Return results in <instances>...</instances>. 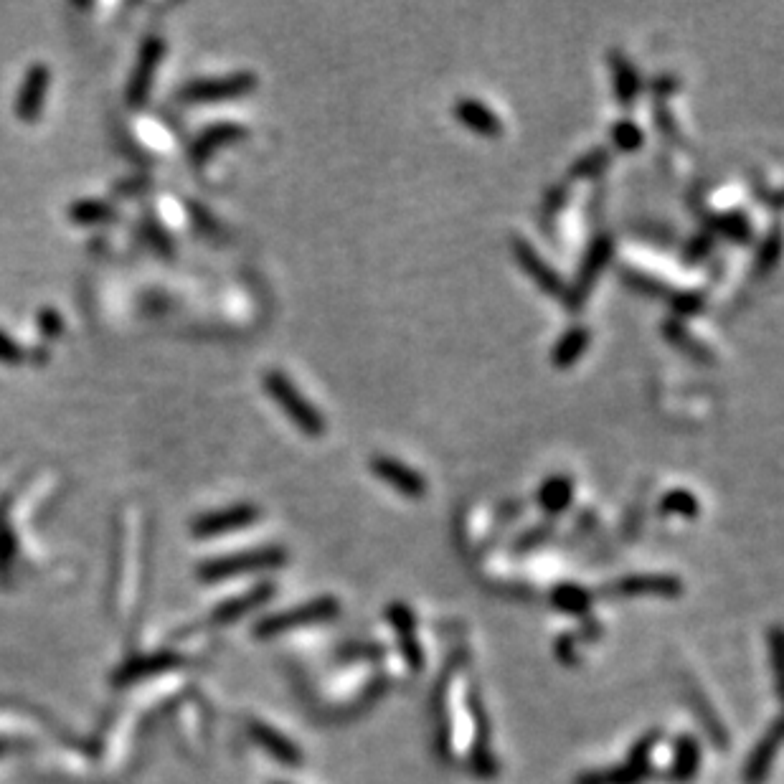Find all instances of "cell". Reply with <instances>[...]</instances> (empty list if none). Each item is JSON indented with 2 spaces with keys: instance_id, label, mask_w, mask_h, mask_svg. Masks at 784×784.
Returning <instances> with one entry per match:
<instances>
[{
  "instance_id": "obj_1",
  "label": "cell",
  "mask_w": 784,
  "mask_h": 784,
  "mask_svg": "<svg viewBox=\"0 0 784 784\" xmlns=\"http://www.w3.org/2000/svg\"><path fill=\"white\" fill-rule=\"evenodd\" d=\"M264 391H267L269 399L280 406L282 414H285L305 437H323L325 417L320 414L318 406L292 384L287 373L277 371V368L264 373Z\"/></svg>"
},
{
  "instance_id": "obj_2",
  "label": "cell",
  "mask_w": 784,
  "mask_h": 784,
  "mask_svg": "<svg viewBox=\"0 0 784 784\" xmlns=\"http://www.w3.org/2000/svg\"><path fill=\"white\" fill-rule=\"evenodd\" d=\"M340 615V602L330 594H323V597H315L305 604H297V607L285 609L280 615H269L264 620L257 622L254 627V635L259 640H269V637L285 635V632L297 630V627H308V625H320V622H330Z\"/></svg>"
},
{
  "instance_id": "obj_3",
  "label": "cell",
  "mask_w": 784,
  "mask_h": 784,
  "mask_svg": "<svg viewBox=\"0 0 784 784\" xmlns=\"http://www.w3.org/2000/svg\"><path fill=\"white\" fill-rule=\"evenodd\" d=\"M287 564V551L282 546H262L254 551H242V554L221 556V559H211L206 564H201L198 576L203 582H221V579H231V576H244V574H257V571H275L282 569Z\"/></svg>"
},
{
  "instance_id": "obj_4",
  "label": "cell",
  "mask_w": 784,
  "mask_h": 784,
  "mask_svg": "<svg viewBox=\"0 0 784 784\" xmlns=\"http://www.w3.org/2000/svg\"><path fill=\"white\" fill-rule=\"evenodd\" d=\"M612 252H615V242L609 234H599L594 236L592 244L587 247V254H584L582 264L576 269V277L569 287H566V308L569 313H582L584 305H587L589 295H592L594 285L602 277V272L607 269V264L612 262Z\"/></svg>"
},
{
  "instance_id": "obj_5",
  "label": "cell",
  "mask_w": 784,
  "mask_h": 784,
  "mask_svg": "<svg viewBox=\"0 0 784 784\" xmlns=\"http://www.w3.org/2000/svg\"><path fill=\"white\" fill-rule=\"evenodd\" d=\"M257 89V77L252 72H236L226 77H209L188 82L178 92V99L186 105H214V102H226V99L244 97V94Z\"/></svg>"
},
{
  "instance_id": "obj_6",
  "label": "cell",
  "mask_w": 784,
  "mask_h": 784,
  "mask_svg": "<svg viewBox=\"0 0 784 784\" xmlns=\"http://www.w3.org/2000/svg\"><path fill=\"white\" fill-rule=\"evenodd\" d=\"M602 597L609 599H635V597H660L678 599L683 594V582L673 574H630L602 589Z\"/></svg>"
},
{
  "instance_id": "obj_7",
  "label": "cell",
  "mask_w": 784,
  "mask_h": 784,
  "mask_svg": "<svg viewBox=\"0 0 784 784\" xmlns=\"http://www.w3.org/2000/svg\"><path fill=\"white\" fill-rule=\"evenodd\" d=\"M368 467H371L373 477H379L381 483H386L391 490L404 495V498L419 500L427 495V477L414 470L412 465L396 460V457L373 455Z\"/></svg>"
},
{
  "instance_id": "obj_8",
  "label": "cell",
  "mask_w": 784,
  "mask_h": 784,
  "mask_svg": "<svg viewBox=\"0 0 784 784\" xmlns=\"http://www.w3.org/2000/svg\"><path fill=\"white\" fill-rule=\"evenodd\" d=\"M259 508L252 503H236L229 505V508L221 510H211V513H203L193 521V536L198 538H214V536H226V533H236L249 528L252 523L259 521Z\"/></svg>"
},
{
  "instance_id": "obj_9",
  "label": "cell",
  "mask_w": 784,
  "mask_h": 784,
  "mask_svg": "<svg viewBox=\"0 0 784 784\" xmlns=\"http://www.w3.org/2000/svg\"><path fill=\"white\" fill-rule=\"evenodd\" d=\"M470 713L472 724H475V744H472L470 754V769L475 777L480 779H495L498 777V759L490 752V721L485 713L483 698L477 696V691L470 693Z\"/></svg>"
},
{
  "instance_id": "obj_10",
  "label": "cell",
  "mask_w": 784,
  "mask_h": 784,
  "mask_svg": "<svg viewBox=\"0 0 784 784\" xmlns=\"http://www.w3.org/2000/svg\"><path fill=\"white\" fill-rule=\"evenodd\" d=\"M513 257H516L518 267L526 272L528 277L533 280V285L538 287L541 292L551 297H564L566 295V285L561 280V275L551 267L526 239H513Z\"/></svg>"
},
{
  "instance_id": "obj_11",
  "label": "cell",
  "mask_w": 784,
  "mask_h": 784,
  "mask_svg": "<svg viewBox=\"0 0 784 784\" xmlns=\"http://www.w3.org/2000/svg\"><path fill=\"white\" fill-rule=\"evenodd\" d=\"M779 744H782V719H774L772 726L767 729V734H764L762 739L757 741V746L752 749L744 769H741V779H744V784L767 782L774 759H777L779 754Z\"/></svg>"
},
{
  "instance_id": "obj_12",
  "label": "cell",
  "mask_w": 784,
  "mask_h": 784,
  "mask_svg": "<svg viewBox=\"0 0 784 784\" xmlns=\"http://www.w3.org/2000/svg\"><path fill=\"white\" fill-rule=\"evenodd\" d=\"M452 115H455V120L460 122L462 127H467V130L480 135V138L495 140L503 135V122H500V117L495 115L485 102H480V99H472V97L455 99Z\"/></svg>"
},
{
  "instance_id": "obj_13",
  "label": "cell",
  "mask_w": 784,
  "mask_h": 784,
  "mask_svg": "<svg viewBox=\"0 0 784 784\" xmlns=\"http://www.w3.org/2000/svg\"><path fill=\"white\" fill-rule=\"evenodd\" d=\"M49 82H51V74L44 64H33L31 69H28L16 102V112L21 120L31 122L41 115L46 92H49Z\"/></svg>"
},
{
  "instance_id": "obj_14",
  "label": "cell",
  "mask_w": 784,
  "mask_h": 784,
  "mask_svg": "<svg viewBox=\"0 0 784 784\" xmlns=\"http://www.w3.org/2000/svg\"><path fill=\"white\" fill-rule=\"evenodd\" d=\"M249 734L269 757L277 759L285 767H300L302 764V749L295 741L287 739L282 731L272 729V726L262 724V721H249Z\"/></svg>"
},
{
  "instance_id": "obj_15",
  "label": "cell",
  "mask_w": 784,
  "mask_h": 784,
  "mask_svg": "<svg viewBox=\"0 0 784 784\" xmlns=\"http://www.w3.org/2000/svg\"><path fill=\"white\" fill-rule=\"evenodd\" d=\"M609 72H612V89H615L617 105L630 110L642 92V79L635 64L622 51H612L609 54Z\"/></svg>"
},
{
  "instance_id": "obj_16",
  "label": "cell",
  "mask_w": 784,
  "mask_h": 784,
  "mask_svg": "<svg viewBox=\"0 0 784 784\" xmlns=\"http://www.w3.org/2000/svg\"><path fill=\"white\" fill-rule=\"evenodd\" d=\"M701 772V744L696 736L683 734L673 744V759H670L668 779L675 784H691Z\"/></svg>"
},
{
  "instance_id": "obj_17",
  "label": "cell",
  "mask_w": 784,
  "mask_h": 784,
  "mask_svg": "<svg viewBox=\"0 0 784 784\" xmlns=\"http://www.w3.org/2000/svg\"><path fill=\"white\" fill-rule=\"evenodd\" d=\"M163 59V41L155 36V39L145 41L143 51H140V61L132 72V82H130V99L132 105H140L150 92V84H153L155 72H158V64Z\"/></svg>"
},
{
  "instance_id": "obj_18",
  "label": "cell",
  "mask_w": 784,
  "mask_h": 784,
  "mask_svg": "<svg viewBox=\"0 0 784 784\" xmlns=\"http://www.w3.org/2000/svg\"><path fill=\"white\" fill-rule=\"evenodd\" d=\"M272 597H275V584L272 582L257 584V587L249 589V592L242 594V597H234L229 599V602L221 604V607H216L214 622L216 625H229V622L242 620V617H247L249 612L262 607V604L269 602Z\"/></svg>"
},
{
  "instance_id": "obj_19",
  "label": "cell",
  "mask_w": 784,
  "mask_h": 784,
  "mask_svg": "<svg viewBox=\"0 0 784 784\" xmlns=\"http://www.w3.org/2000/svg\"><path fill=\"white\" fill-rule=\"evenodd\" d=\"M244 138H247V127L234 125V122H219V125L206 127L196 138V143H193V160L206 163L216 150H221L224 145L239 143Z\"/></svg>"
},
{
  "instance_id": "obj_20",
  "label": "cell",
  "mask_w": 784,
  "mask_h": 784,
  "mask_svg": "<svg viewBox=\"0 0 784 784\" xmlns=\"http://www.w3.org/2000/svg\"><path fill=\"white\" fill-rule=\"evenodd\" d=\"M538 508L546 516H561L574 503V483L566 475H551L549 480H543L541 488L536 493Z\"/></svg>"
},
{
  "instance_id": "obj_21",
  "label": "cell",
  "mask_w": 784,
  "mask_h": 784,
  "mask_svg": "<svg viewBox=\"0 0 784 784\" xmlns=\"http://www.w3.org/2000/svg\"><path fill=\"white\" fill-rule=\"evenodd\" d=\"M589 340H592L589 328H584V325H571V328L556 340L554 351H551V363H554V368L566 371V368L574 366V363L587 353Z\"/></svg>"
},
{
  "instance_id": "obj_22",
  "label": "cell",
  "mask_w": 784,
  "mask_h": 784,
  "mask_svg": "<svg viewBox=\"0 0 784 784\" xmlns=\"http://www.w3.org/2000/svg\"><path fill=\"white\" fill-rule=\"evenodd\" d=\"M663 335L670 346L678 348L680 353H686V356L693 358V361H698V363L716 361V356H713L711 348H708L706 343H701V340H698L696 335L686 328V325L680 323V320H668V323L663 325Z\"/></svg>"
},
{
  "instance_id": "obj_23",
  "label": "cell",
  "mask_w": 784,
  "mask_h": 784,
  "mask_svg": "<svg viewBox=\"0 0 784 784\" xmlns=\"http://www.w3.org/2000/svg\"><path fill=\"white\" fill-rule=\"evenodd\" d=\"M592 592L579 584H559V587L551 592V604L554 609L564 612V615L571 617H587L589 609H592Z\"/></svg>"
},
{
  "instance_id": "obj_24",
  "label": "cell",
  "mask_w": 784,
  "mask_h": 784,
  "mask_svg": "<svg viewBox=\"0 0 784 784\" xmlns=\"http://www.w3.org/2000/svg\"><path fill=\"white\" fill-rule=\"evenodd\" d=\"M663 741V734H660L658 729L647 731V734H642L640 739L632 744L630 754H627V762L625 767H630L632 772H637L640 777H650V772H653V752L658 749V744Z\"/></svg>"
},
{
  "instance_id": "obj_25",
  "label": "cell",
  "mask_w": 784,
  "mask_h": 784,
  "mask_svg": "<svg viewBox=\"0 0 784 784\" xmlns=\"http://www.w3.org/2000/svg\"><path fill=\"white\" fill-rule=\"evenodd\" d=\"M660 513L663 516H678V518H698L701 513V503H698L696 495L686 488H675L668 490V493L660 498Z\"/></svg>"
},
{
  "instance_id": "obj_26",
  "label": "cell",
  "mask_w": 784,
  "mask_h": 784,
  "mask_svg": "<svg viewBox=\"0 0 784 784\" xmlns=\"http://www.w3.org/2000/svg\"><path fill=\"white\" fill-rule=\"evenodd\" d=\"M711 229L719 231L721 236H726L729 242L736 244H749L752 242V224L739 211H729V214H719L711 219Z\"/></svg>"
},
{
  "instance_id": "obj_27",
  "label": "cell",
  "mask_w": 784,
  "mask_h": 784,
  "mask_svg": "<svg viewBox=\"0 0 784 784\" xmlns=\"http://www.w3.org/2000/svg\"><path fill=\"white\" fill-rule=\"evenodd\" d=\"M620 280L625 282L630 290L640 292V295H647V297H670V292H673L668 287V282L645 275V272H637V269H620Z\"/></svg>"
},
{
  "instance_id": "obj_28",
  "label": "cell",
  "mask_w": 784,
  "mask_h": 784,
  "mask_svg": "<svg viewBox=\"0 0 784 784\" xmlns=\"http://www.w3.org/2000/svg\"><path fill=\"white\" fill-rule=\"evenodd\" d=\"M609 160H612V153L607 148L589 150L587 155L576 158V163L569 170V178H599L609 168Z\"/></svg>"
},
{
  "instance_id": "obj_29",
  "label": "cell",
  "mask_w": 784,
  "mask_h": 784,
  "mask_svg": "<svg viewBox=\"0 0 784 784\" xmlns=\"http://www.w3.org/2000/svg\"><path fill=\"white\" fill-rule=\"evenodd\" d=\"M612 143H615V148L622 150V153H635V150H640L642 143H645V132H642V127L637 125L635 120L622 117V120H617L615 125H612Z\"/></svg>"
},
{
  "instance_id": "obj_30",
  "label": "cell",
  "mask_w": 784,
  "mask_h": 784,
  "mask_svg": "<svg viewBox=\"0 0 784 784\" xmlns=\"http://www.w3.org/2000/svg\"><path fill=\"white\" fill-rule=\"evenodd\" d=\"M394 635H396V642H399L401 658L406 660V665H409L414 673H419V670L424 668V650H422V642H419L417 637V630H401V632H394Z\"/></svg>"
},
{
  "instance_id": "obj_31",
  "label": "cell",
  "mask_w": 784,
  "mask_h": 784,
  "mask_svg": "<svg viewBox=\"0 0 784 784\" xmlns=\"http://www.w3.org/2000/svg\"><path fill=\"white\" fill-rule=\"evenodd\" d=\"M691 703H693V708H696L698 721L706 726V731H708V736H711L713 744L726 746V729L721 726V721L716 719V713H711V706H708L706 701H701V696H698V693H691Z\"/></svg>"
},
{
  "instance_id": "obj_32",
  "label": "cell",
  "mask_w": 784,
  "mask_h": 784,
  "mask_svg": "<svg viewBox=\"0 0 784 784\" xmlns=\"http://www.w3.org/2000/svg\"><path fill=\"white\" fill-rule=\"evenodd\" d=\"M551 531H554V528H551L549 521L538 523V526L526 528V531H523L521 536H516V541H513V546H510V549H513V554H516V556L518 554H528V551L538 549V546H541V543L551 536Z\"/></svg>"
},
{
  "instance_id": "obj_33",
  "label": "cell",
  "mask_w": 784,
  "mask_h": 784,
  "mask_svg": "<svg viewBox=\"0 0 784 784\" xmlns=\"http://www.w3.org/2000/svg\"><path fill=\"white\" fill-rule=\"evenodd\" d=\"M670 308L678 318H691V315L701 313L703 310V295L693 290H683V292H670Z\"/></svg>"
},
{
  "instance_id": "obj_34",
  "label": "cell",
  "mask_w": 784,
  "mask_h": 784,
  "mask_svg": "<svg viewBox=\"0 0 784 784\" xmlns=\"http://www.w3.org/2000/svg\"><path fill=\"white\" fill-rule=\"evenodd\" d=\"M779 252H782V247H779V229H772L767 242L757 249V275L772 272L774 264L779 262Z\"/></svg>"
},
{
  "instance_id": "obj_35",
  "label": "cell",
  "mask_w": 784,
  "mask_h": 784,
  "mask_svg": "<svg viewBox=\"0 0 784 784\" xmlns=\"http://www.w3.org/2000/svg\"><path fill=\"white\" fill-rule=\"evenodd\" d=\"M112 211L107 209L105 203L99 201H84V203H77L72 209V219L82 221V224H92V221H102L107 219Z\"/></svg>"
},
{
  "instance_id": "obj_36",
  "label": "cell",
  "mask_w": 784,
  "mask_h": 784,
  "mask_svg": "<svg viewBox=\"0 0 784 784\" xmlns=\"http://www.w3.org/2000/svg\"><path fill=\"white\" fill-rule=\"evenodd\" d=\"M711 252H713V236L698 234L686 244V249H683V259L691 264H696V262H703V259H706Z\"/></svg>"
},
{
  "instance_id": "obj_37",
  "label": "cell",
  "mask_w": 784,
  "mask_h": 784,
  "mask_svg": "<svg viewBox=\"0 0 784 784\" xmlns=\"http://www.w3.org/2000/svg\"><path fill=\"white\" fill-rule=\"evenodd\" d=\"M173 663L178 665L176 655H160V658H148V660H143V663L127 665L125 678H138V675L153 673V670H158V668H168V665H173Z\"/></svg>"
},
{
  "instance_id": "obj_38",
  "label": "cell",
  "mask_w": 784,
  "mask_h": 784,
  "mask_svg": "<svg viewBox=\"0 0 784 784\" xmlns=\"http://www.w3.org/2000/svg\"><path fill=\"white\" fill-rule=\"evenodd\" d=\"M653 120H655V127H658V132L663 135V138H668V140L680 138L673 115H670V110L663 105V102H658V105L653 107Z\"/></svg>"
},
{
  "instance_id": "obj_39",
  "label": "cell",
  "mask_w": 784,
  "mask_h": 784,
  "mask_svg": "<svg viewBox=\"0 0 784 784\" xmlns=\"http://www.w3.org/2000/svg\"><path fill=\"white\" fill-rule=\"evenodd\" d=\"M769 647H772L774 683H777V693H782V630L779 627H772L769 632Z\"/></svg>"
},
{
  "instance_id": "obj_40",
  "label": "cell",
  "mask_w": 784,
  "mask_h": 784,
  "mask_svg": "<svg viewBox=\"0 0 784 784\" xmlns=\"http://www.w3.org/2000/svg\"><path fill=\"white\" fill-rule=\"evenodd\" d=\"M576 637L574 635H561L559 640H556V658L561 660V663L566 665H574L576 663Z\"/></svg>"
},
{
  "instance_id": "obj_41",
  "label": "cell",
  "mask_w": 784,
  "mask_h": 784,
  "mask_svg": "<svg viewBox=\"0 0 784 784\" xmlns=\"http://www.w3.org/2000/svg\"><path fill=\"white\" fill-rule=\"evenodd\" d=\"M650 87H653V92H655V97H658V102H665V97H668V94H673L675 89H678V82H675L673 77H668V74H665V77H655Z\"/></svg>"
},
{
  "instance_id": "obj_42",
  "label": "cell",
  "mask_w": 784,
  "mask_h": 784,
  "mask_svg": "<svg viewBox=\"0 0 784 784\" xmlns=\"http://www.w3.org/2000/svg\"><path fill=\"white\" fill-rule=\"evenodd\" d=\"M18 358L21 353H18L16 343L6 333H0V361H18Z\"/></svg>"
},
{
  "instance_id": "obj_43",
  "label": "cell",
  "mask_w": 784,
  "mask_h": 784,
  "mask_svg": "<svg viewBox=\"0 0 784 784\" xmlns=\"http://www.w3.org/2000/svg\"><path fill=\"white\" fill-rule=\"evenodd\" d=\"M566 198H569V188H566V186H556L554 191L549 193V198H546V203H549V209H551V211H559V209H564Z\"/></svg>"
},
{
  "instance_id": "obj_44",
  "label": "cell",
  "mask_w": 784,
  "mask_h": 784,
  "mask_svg": "<svg viewBox=\"0 0 784 784\" xmlns=\"http://www.w3.org/2000/svg\"><path fill=\"white\" fill-rule=\"evenodd\" d=\"M574 784H609L607 782V772H599V769H592V772H584L574 779Z\"/></svg>"
},
{
  "instance_id": "obj_45",
  "label": "cell",
  "mask_w": 784,
  "mask_h": 784,
  "mask_svg": "<svg viewBox=\"0 0 784 784\" xmlns=\"http://www.w3.org/2000/svg\"><path fill=\"white\" fill-rule=\"evenodd\" d=\"M275 784H285V782H275Z\"/></svg>"
}]
</instances>
